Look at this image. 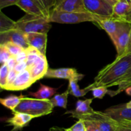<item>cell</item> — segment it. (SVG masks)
I'll return each mask as SVG.
<instances>
[{"mask_svg":"<svg viewBox=\"0 0 131 131\" xmlns=\"http://www.w3.org/2000/svg\"><path fill=\"white\" fill-rule=\"evenodd\" d=\"M131 68V53H126L120 57H116L115 60L104 67L97 74L94 82L84 89L92 91L93 88L105 86L106 87L115 86L120 80L129 72Z\"/></svg>","mask_w":131,"mask_h":131,"instance_id":"obj_1","label":"cell"},{"mask_svg":"<svg viewBox=\"0 0 131 131\" xmlns=\"http://www.w3.org/2000/svg\"><path fill=\"white\" fill-rule=\"evenodd\" d=\"M54 107L49 99L32 98L23 95L21 102L14 111L26 113L38 118L51 113Z\"/></svg>","mask_w":131,"mask_h":131,"instance_id":"obj_2","label":"cell"},{"mask_svg":"<svg viewBox=\"0 0 131 131\" xmlns=\"http://www.w3.org/2000/svg\"><path fill=\"white\" fill-rule=\"evenodd\" d=\"M105 17H99L88 12H67L53 10L49 19V23L61 24H77L83 22H93L97 23Z\"/></svg>","mask_w":131,"mask_h":131,"instance_id":"obj_3","label":"cell"},{"mask_svg":"<svg viewBox=\"0 0 131 131\" xmlns=\"http://www.w3.org/2000/svg\"><path fill=\"white\" fill-rule=\"evenodd\" d=\"M51 23L45 18L26 14L16 21V28L25 34L30 33H47L51 28Z\"/></svg>","mask_w":131,"mask_h":131,"instance_id":"obj_4","label":"cell"},{"mask_svg":"<svg viewBox=\"0 0 131 131\" xmlns=\"http://www.w3.org/2000/svg\"><path fill=\"white\" fill-rule=\"evenodd\" d=\"M75 118L91 122L101 131H115L118 125V121L104 111L93 110L88 114L78 116Z\"/></svg>","mask_w":131,"mask_h":131,"instance_id":"obj_5","label":"cell"},{"mask_svg":"<svg viewBox=\"0 0 131 131\" xmlns=\"http://www.w3.org/2000/svg\"><path fill=\"white\" fill-rule=\"evenodd\" d=\"M131 23L127 22L122 28L112 39L113 42L116 47L117 56L120 57L127 53L130 42Z\"/></svg>","mask_w":131,"mask_h":131,"instance_id":"obj_6","label":"cell"},{"mask_svg":"<svg viewBox=\"0 0 131 131\" xmlns=\"http://www.w3.org/2000/svg\"><path fill=\"white\" fill-rule=\"evenodd\" d=\"M85 8L88 12L99 17L113 15V6L104 0H84Z\"/></svg>","mask_w":131,"mask_h":131,"instance_id":"obj_7","label":"cell"},{"mask_svg":"<svg viewBox=\"0 0 131 131\" xmlns=\"http://www.w3.org/2000/svg\"><path fill=\"white\" fill-rule=\"evenodd\" d=\"M8 42H13L23 49H26L29 46L25 33L17 28L0 33V44H3Z\"/></svg>","mask_w":131,"mask_h":131,"instance_id":"obj_8","label":"cell"},{"mask_svg":"<svg viewBox=\"0 0 131 131\" xmlns=\"http://www.w3.org/2000/svg\"><path fill=\"white\" fill-rule=\"evenodd\" d=\"M127 21H122L113 15L110 17H105L101 19L97 23L101 28L104 30L109 35L111 39H112L116 33L124 27Z\"/></svg>","mask_w":131,"mask_h":131,"instance_id":"obj_9","label":"cell"},{"mask_svg":"<svg viewBox=\"0 0 131 131\" xmlns=\"http://www.w3.org/2000/svg\"><path fill=\"white\" fill-rule=\"evenodd\" d=\"M46 77L52 78H62V79L75 80H80L84 77V74H80L74 68H58L49 69L46 73Z\"/></svg>","mask_w":131,"mask_h":131,"instance_id":"obj_10","label":"cell"},{"mask_svg":"<svg viewBox=\"0 0 131 131\" xmlns=\"http://www.w3.org/2000/svg\"><path fill=\"white\" fill-rule=\"evenodd\" d=\"M53 10L67 12H88L84 5V0H57Z\"/></svg>","mask_w":131,"mask_h":131,"instance_id":"obj_11","label":"cell"},{"mask_svg":"<svg viewBox=\"0 0 131 131\" xmlns=\"http://www.w3.org/2000/svg\"><path fill=\"white\" fill-rule=\"evenodd\" d=\"M12 114L13 116L6 120V123H7L8 125L13 127L12 131L21 130L28 125V123L35 118L33 116L20 112L12 111Z\"/></svg>","mask_w":131,"mask_h":131,"instance_id":"obj_12","label":"cell"},{"mask_svg":"<svg viewBox=\"0 0 131 131\" xmlns=\"http://www.w3.org/2000/svg\"><path fill=\"white\" fill-rule=\"evenodd\" d=\"M34 81L32 79L30 72L28 69L18 73L15 80L10 87L8 89V91H23L30 87Z\"/></svg>","mask_w":131,"mask_h":131,"instance_id":"obj_13","label":"cell"},{"mask_svg":"<svg viewBox=\"0 0 131 131\" xmlns=\"http://www.w3.org/2000/svg\"><path fill=\"white\" fill-rule=\"evenodd\" d=\"M104 112L118 122L131 121V108L126 107L125 104L111 107Z\"/></svg>","mask_w":131,"mask_h":131,"instance_id":"obj_14","label":"cell"},{"mask_svg":"<svg viewBox=\"0 0 131 131\" xmlns=\"http://www.w3.org/2000/svg\"><path fill=\"white\" fill-rule=\"evenodd\" d=\"M47 33H26L27 42L29 46H33L43 55H46L47 48Z\"/></svg>","mask_w":131,"mask_h":131,"instance_id":"obj_15","label":"cell"},{"mask_svg":"<svg viewBox=\"0 0 131 131\" xmlns=\"http://www.w3.org/2000/svg\"><path fill=\"white\" fill-rule=\"evenodd\" d=\"M30 72L32 79L35 82L45 77L49 69L48 63L46 55L42 54L35 63L30 68H28Z\"/></svg>","mask_w":131,"mask_h":131,"instance_id":"obj_16","label":"cell"},{"mask_svg":"<svg viewBox=\"0 0 131 131\" xmlns=\"http://www.w3.org/2000/svg\"><path fill=\"white\" fill-rule=\"evenodd\" d=\"M16 6L25 12L27 14L45 18L48 21L47 15L35 0H19Z\"/></svg>","mask_w":131,"mask_h":131,"instance_id":"obj_17","label":"cell"},{"mask_svg":"<svg viewBox=\"0 0 131 131\" xmlns=\"http://www.w3.org/2000/svg\"><path fill=\"white\" fill-rule=\"evenodd\" d=\"M130 12L131 5L130 4L122 0H119L113 7L112 15L122 21L129 22Z\"/></svg>","mask_w":131,"mask_h":131,"instance_id":"obj_18","label":"cell"},{"mask_svg":"<svg viewBox=\"0 0 131 131\" xmlns=\"http://www.w3.org/2000/svg\"><path fill=\"white\" fill-rule=\"evenodd\" d=\"M93 101V98L86 99L84 100H78L75 104V108L74 110H69L65 114H71L72 117L75 118L79 115H83L93 112V109L91 107V104Z\"/></svg>","mask_w":131,"mask_h":131,"instance_id":"obj_19","label":"cell"},{"mask_svg":"<svg viewBox=\"0 0 131 131\" xmlns=\"http://www.w3.org/2000/svg\"><path fill=\"white\" fill-rule=\"evenodd\" d=\"M58 88H54L40 83V88L35 92H28V95L37 99H49L54 96L57 92Z\"/></svg>","mask_w":131,"mask_h":131,"instance_id":"obj_20","label":"cell"},{"mask_svg":"<svg viewBox=\"0 0 131 131\" xmlns=\"http://www.w3.org/2000/svg\"><path fill=\"white\" fill-rule=\"evenodd\" d=\"M118 86L117 89L115 91H109L107 93L111 97L116 96L118 94H120L123 91H125V90L127 87L131 86V68L124 77H122L120 80L116 82L115 86Z\"/></svg>","mask_w":131,"mask_h":131,"instance_id":"obj_21","label":"cell"},{"mask_svg":"<svg viewBox=\"0 0 131 131\" xmlns=\"http://www.w3.org/2000/svg\"><path fill=\"white\" fill-rule=\"evenodd\" d=\"M23 95L20 96H15V95H10L5 98L0 99V102L3 106L8 109H10L12 111H14L17 107L20 104L23 99Z\"/></svg>","mask_w":131,"mask_h":131,"instance_id":"obj_22","label":"cell"},{"mask_svg":"<svg viewBox=\"0 0 131 131\" xmlns=\"http://www.w3.org/2000/svg\"><path fill=\"white\" fill-rule=\"evenodd\" d=\"M16 28V21L12 20L2 12H0V33Z\"/></svg>","mask_w":131,"mask_h":131,"instance_id":"obj_23","label":"cell"},{"mask_svg":"<svg viewBox=\"0 0 131 131\" xmlns=\"http://www.w3.org/2000/svg\"><path fill=\"white\" fill-rule=\"evenodd\" d=\"M69 94L70 92L67 89L63 93L55 95L51 99V101L52 102L53 106L66 109L67 105L68 96H69Z\"/></svg>","mask_w":131,"mask_h":131,"instance_id":"obj_24","label":"cell"},{"mask_svg":"<svg viewBox=\"0 0 131 131\" xmlns=\"http://www.w3.org/2000/svg\"><path fill=\"white\" fill-rule=\"evenodd\" d=\"M35 1L38 4L43 12L47 15L49 21L50 15L56 6L57 0H35Z\"/></svg>","mask_w":131,"mask_h":131,"instance_id":"obj_25","label":"cell"},{"mask_svg":"<svg viewBox=\"0 0 131 131\" xmlns=\"http://www.w3.org/2000/svg\"><path fill=\"white\" fill-rule=\"evenodd\" d=\"M78 80H69V87H68V90L69 91L70 95L75 97H81L84 96L88 93V91H86L84 89H81L79 85L78 84Z\"/></svg>","mask_w":131,"mask_h":131,"instance_id":"obj_26","label":"cell"},{"mask_svg":"<svg viewBox=\"0 0 131 131\" xmlns=\"http://www.w3.org/2000/svg\"><path fill=\"white\" fill-rule=\"evenodd\" d=\"M9 71L10 69L6 64L1 65L0 68V86L3 89H4L6 86Z\"/></svg>","mask_w":131,"mask_h":131,"instance_id":"obj_27","label":"cell"},{"mask_svg":"<svg viewBox=\"0 0 131 131\" xmlns=\"http://www.w3.org/2000/svg\"><path fill=\"white\" fill-rule=\"evenodd\" d=\"M3 45L6 47V48L7 49L8 52L11 55V56L12 57H16L19 53L21 52L24 50L20 46H18V45L11 42H6V43L3 44Z\"/></svg>","mask_w":131,"mask_h":131,"instance_id":"obj_28","label":"cell"},{"mask_svg":"<svg viewBox=\"0 0 131 131\" xmlns=\"http://www.w3.org/2000/svg\"><path fill=\"white\" fill-rule=\"evenodd\" d=\"M92 91L94 98L102 99L106 94L108 93L109 90L107 87H105V86H101V87L93 88Z\"/></svg>","mask_w":131,"mask_h":131,"instance_id":"obj_29","label":"cell"},{"mask_svg":"<svg viewBox=\"0 0 131 131\" xmlns=\"http://www.w3.org/2000/svg\"><path fill=\"white\" fill-rule=\"evenodd\" d=\"M11 57V55L6 47L3 44H0V62L1 65L6 64Z\"/></svg>","mask_w":131,"mask_h":131,"instance_id":"obj_30","label":"cell"},{"mask_svg":"<svg viewBox=\"0 0 131 131\" xmlns=\"http://www.w3.org/2000/svg\"><path fill=\"white\" fill-rule=\"evenodd\" d=\"M65 131H86L84 121L78 119V121L69 128H65Z\"/></svg>","mask_w":131,"mask_h":131,"instance_id":"obj_31","label":"cell"},{"mask_svg":"<svg viewBox=\"0 0 131 131\" xmlns=\"http://www.w3.org/2000/svg\"><path fill=\"white\" fill-rule=\"evenodd\" d=\"M17 74L18 73L15 71L14 69H11V70L9 71V73L7 78V81H6V84L4 89L8 90V89L10 87V86H11L13 83V82H14L15 78H16L17 76Z\"/></svg>","mask_w":131,"mask_h":131,"instance_id":"obj_32","label":"cell"},{"mask_svg":"<svg viewBox=\"0 0 131 131\" xmlns=\"http://www.w3.org/2000/svg\"><path fill=\"white\" fill-rule=\"evenodd\" d=\"M19 0H0V9L2 10L4 8L12 6V5H16Z\"/></svg>","mask_w":131,"mask_h":131,"instance_id":"obj_33","label":"cell"},{"mask_svg":"<svg viewBox=\"0 0 131 131\" xmlns=\"http://www.w3.org/2000/svg\"><path fill=\"white\" fill-rule=\"evenodd\" d=\"M27 69V64L26 61H23V62H17V65L15 66V71L17 73H20V72L23 71L24 70Z\"/></svg>","mask_w":131,"mask_h":131,"instance_id":"obj_34","label":"cell"},{"mask_svg":"<svg viewBox=\"0 0 131 131\" xmlns=\"http://www.w3.org/2000/svg\"><path fill=\"white\" fill-rule=\"evenodd\" d=\"M27 57H28L27 52L26 51L25 49H24L21 52L19 53L15 57V59H16V60L17 62H20L26 61Z\"/></svg>","mask_w":131,"mask_h":131,"instance_id":"obj_35","label":"cell"},{"mask_svg":"<svg viewBox=\"0 0 131 131\" xmlns=\"http://www.w3.org/2000/svg\"><path fill=\"white\" fill-rule=\"evenodd\" d=\"M17 62L16 59H15V57L12 56L8 59V60L6 63V64L7 65V66L8 67L10 70L14 69V68H15V66L17 65Z\"/></svg>","mask_w":131,"mask_h":131,"instance_id":"obj_36","label":"cell"},{"mask_svg":"<svg viewBox=\"0 0 131 131\" xmlns=\"http://www.w3.org/2000/svg\"><path fill=\"white\" fill-rule=\"evenodd\" d=\"M86 131H101L95 125L88 121H84Z\"/></svg>","mask_w":131,"mask_h":131,"instance_id":"obj_37","label":"cell"},{"mask_svg":"<svg viewBox=\"0 0 131 131\" xmlns=\"http://www.w3.org/2000/svg\"><path fill=\"white\" fill-rule=\"evenodd\" d=\"M115 131H131V127H127V126L123 125L118 122V125Z\"/></svg>","mask_w":131,"mask_h":131,"instance_id":"obj_38","label":"cell"},{"mask_svg":"<svg viewBox=\"0 0 131 131\" xmlns=\"http://www.w3.org/2000/svg\"><path fill=\"white\" fill-rule=\"evenodd\" d=\"M49 131H65V128H60V127H53L50 128Z\"/></svg>","mask_w":131,"mask_h":131,"instance_id":"obj_39","label":"cell"},{"mask_svg":"<svg viewBox=\"0 0 131 131\" xmlns=\"http://www.w3.org/2000/svg\"><path fill=\"white\" fill-rule=\"evenodd\" d=\"M104 1H105L106 3H107L109 5H110L111 6L113 7L114 5H115L119 0H104Z\"/></svg>","mask_w":131,"mask_h":131,"instance_id":"obj_40","label":"cell"},{"mask_svg":"<svg viewBox=\"0 0 131 131\" xmlns=\"http://www.w3.org/2000/svg\"><path fill=\"white\" fill-rule=\"evenodd\" d=\"M120 124L123 125L127 126V127H131V121H124L118 122Z\"/></svg>","mask_w":131,"mask_h":131,"instance_id":"obj_41","label":"cell"},{"mask_svg":"<svg viewBox=\"0 0 131 131\" xmlns=\"http://www.w3.org/2000/svg\"><path fill=\"white\" fill-rule=\"evenodd\" d=\"M125 92H126L127 95H129V96H131V86L127 87V88L125 90Z\"/></svg>","mask_w":131,"mask_h":131,"instance_id":"obj_42","label":"cell"},{"mask_svg":"<svg viewBox=\"0 0 131 131\" xmlns=\"http://www.w3.org/2000/svg\"><path fill=\"white\" fill-rule=\"evenodd\" d=\"M130 52L131 53V32H130V42H129V47H128L127 53Z\"/></svg>","mask_w":131,"mask_h":131,"instance_id":"obj_43","label":"cell"},{"mask_svg":"<svg viewBox=\"0 0 131 131\" xmlns=\"http://www.w3.org/2000/svg\"><path fill=\"white\" fill-rule=\"evenodd\" d=\"M125 104V106L127 107L131 108V100L130 101H129L128 103H126V104Z\"/></svg>","mask_w":131,"mask_h":131,"instance_id":"obj_44","label":"cell"},{"mask_svg":"<svg viewBox=\"0 0 131 131\" xmlns=\"http://www.w3.org/2000/svg\"><path fill=\"white\" fill-rule=\"evenodd\" d=\"M122 1H125V2L127 3L130 4V5H131V0H122Z\"/></svg>","mask_w":131,"mask_h":131,"instance_id":"obj_45","label":"cell"},{"mask_svg":"<svg viewBox=\"0 0 131 131\" xmlns=\"http://www.w3.org/2000/svg\"><path fill=\"white\" fill-rule=\"evenodd\" d=\"M129 22H130L131 23V12H130V16H129Z\"/></svg>","mask_w":131,"mask_h":131,"instance_id":"obj_46","label":"cell"}]
</instances>
